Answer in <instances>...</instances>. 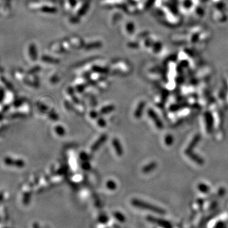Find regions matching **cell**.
<instances>
[{
    "instance_id": "cell-8",
    "label": "cell",
    "mask_w": 228,
    "mask_h": 228,
    "mask_svg": "<svg viewBox=\"0 0 228 228\" xmlns=\"http://www.w3.org/2000/svg\"><path fill=\"white\" fill-rule=\"evenodd\" d=\"M107 188L109 189V190H114L116 189L117 185L115 183V182H114V181H113L112 180H110V181H108V182L107 183Z\"/></svg>"
},
{
    "instance_id": "cell-13",
    "label": "cell",
    "mask_w": 228,
    "mask_h": 228,
    "mask_svg": "<svg viewBox=\"0 0 228 228\" xmlns=\"http://www.w3.org/2000/svg\"><path fill=\"white\" fill-rule=\"evenodd\" d=\"M50 117L51 118V119H53V120H57V119H58V116H57V115H56V113H50Z\"/></svg>"
},
{
    "instance_id": "cell-9",
    "label": "cell",
    "mask_w": 228,
    "mask_h": 228,
    "mask_svg": "<svg viewBox=\"0 0 228 228\" xmlns=\"http://www.w3.org/2000/svg\"><path fill=\"white\" fill-rule=\"evenodd\" d=\"M55 131L59 136H64L65 133V129L60 126H58L55 127Z\"/></svg>"
},
{
    "instance_id": "cell-1",
    "label": "cell",
    "mask_w": 228,
    "mask_h": 228,
    "mask_svg": "<svg viewBox=\"0 0 228 228\" xmlns=\"http://www.w3.org/2000/svg\"><path fill=\"white\" fill-rule=\"evenodd\" d=\"M131 204L134 207H138V208H139V209L152 211V212H155V213L160 214H165L163 209H160V208H159V207H157L156 206H154L153 205L148 204V203H147V202L140 200L133 199L131 200Z\"/></svg>"
},
{
    "instance_id": "cell-5",
    "label": "cell",
    "mask_w": 228,
    "mask_h": 228,
    "mask_svg": "<svg viewBox=\"0 0 228 228\" xmlns=\"http://www.w3.org/2000/svg\"><path fill=\"white\" fill-rule=\"evenodd\" d=\"M144 107H145V102L141 101L139 103V105H138V107L136 108V109L135 110V113H134V116H135L136 118H139L141 117Z\"/></svg>"
},
{
    "instance_id": "cell-6",
    "label": "cell",
    "mask_w": 228,
    "mask_h": 228,
    "mask_svg": "<svg viewBox=\"0 0 228 228\" xmlns=\"http://www.w3.org/2000/svg\"><path fill=\"white\" fill-rule=\"evenodd\" d=\"M157 167V164L155 162L150 163V164L146 165L143 169V172L144 173H149L151 171L153 170Z\"/></svg>"
},
{
    "instance_id": "cell-7",
    "label": "cell",
    "mask_w": 228,
    "mask_h": 228,
    "mask_svg": "<svg viewBox=\"0 0 228 228\" xmlns=\"http://www.w3.org/2000/svg\"><path fill=\"white\" fill-rule=\"evenodd\" d=\"M114 109H115V107H114L113 105H109L107 107H105L101 110L100 113L102 114V115H104V114H107L112 112Z\"/></svg>"
},
{
    "instance_id": "cell-12",
    "label": "cell",
    "mask_w": 228,
    "mask_h": 228,
    "mask_svg": "<svg viewBox=\"0 0 228 228\" xmlns=\"http://www.w3.org/2000/svg\"><path fill=\"white\" fill-rule=\"evenodd\" d=\"M172 138L171 136H167L166 138V139H165V142H166V144H169V143H170V144L172 143Z\"/></svg>"
},
{
    "instance_id": "cell-11",
    "label": "cell",
    "mask_w": 228,
    "mask_h": 228,
    "mask_svg": "<svg viewBox=\"0 0 228 228\" xmlns=\"http://www.w3.org/2000/svg\"><path fill=\"white\" fill-rule=\"evenodd\" d=\"M98 125H99L100 127H104L106 126V122L105 121L103 120V118H100L98 120Z\"/></svg>"
},
{
    "instance_id": "cell-2",
    "label": "cell",
    "mask_w": 228,
    "mask_h": 228,
    "mask_svg": "<svg viewBox=\"0 0 228 228\" xmlns=\"http://www.w3.org/2000/svg\"><path fill=\"white\" fill-rule=\"evenodd\" d=\"M148 113L150 117L154 121L155 125L157 126V127L160 129H163V124L162 123L161 121L160 120V118L158 117V116L156 115V113H155V112L153 110L150 109L148 110Z\"/></svg>"
},
{
    "instance_id": "cell-10",
    "label": "cell",
    "mask_w": 228,
    "mask_h": 228,
    "mask_svg": "<svg viewBox=\"0 0 228 228\" xmlns=\"http://www.w3.org/2000/svg\"><path fill=\"white\" fill-rule=\"evenodd\" d=\"M114 216L115 217L116 219H117L120 221H124L125 220V217H124V216L122 214H121L120 212H115V213H114Z\"/></svg>"
},
{
    "instance_id": "cell-15",
    "label": "cell",
    "mask_w": 228,
    "mask_h": 228,
    "mask_svg": "<svg viewBox=\"0 0 228 228\" xmlns=\"http://www.w3.org/2000/svg\"><path fill=\"white\" fill-rule=\"evenodd\" d=\"M33 227L34 228H39V227L38 224H34V226H33Z\"/></svg>"
},
{
    "instance_id": "cell-4",
    "label": "cell",
    "mask_w": 228,
    "mask_h": 228,
    "mask_svg": "<svg viewBox=\"0 0 228 228\" xmlns=\"http://www.w3.org/2000/svg\"><path fill=\"white\" fill-rule=\"evenodd\" d=\"M113 146L115 149L116 153L118 155V156H122L123 155V148L121 146L120 141H118V139L117 138H115L113 139Z\"/></svg>"
},
{
    "instance_id": "cell-14",
    "label": "cell",
    "mask_w": 228,
    "mask_h": 228,
    "mask_svg": "<svg viewBox=\"0 0 228 228\" xmlns=\"http://www.w3.org/2000/svg\"><path fill=\"white\" fill-rule=\"evenodd\" d=\"M97 116H98V113L96 112H95V111H93L91 112V117L96 118V117H97Z\"/></svg>"
},
{
    "instance_id": "cell-3",
    "label": "cell",
    "mask_w": 228,
    "mask_h": 228,
    "mask_svg": "<svg viewBox=\"0 0 228 228\" xmlns=\"http://www.w3.org/2000/svg\"><path fill=\"white\" fill-rule=\"evenodd\" d=\"M107 139V136L105 134H103L100 138L98 139L97 141L91 147V150L93 152H95L100 148L101 145L105 143V141Z\"/></svg>"
}]
</instances>
